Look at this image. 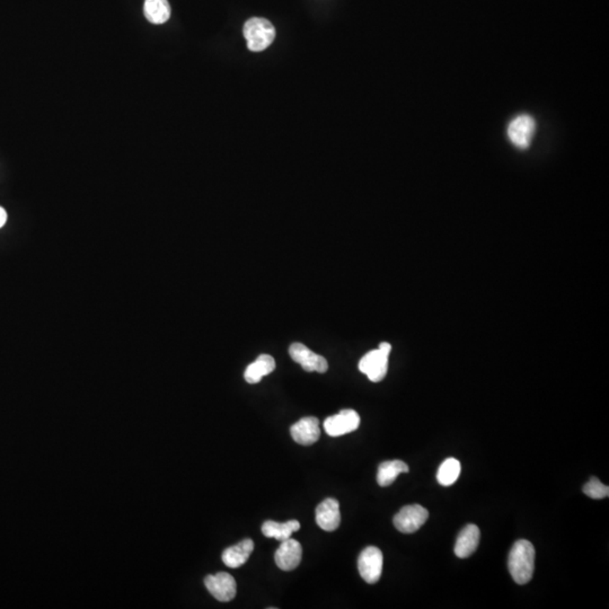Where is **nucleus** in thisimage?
Returning a JSON list of instances; mask_svg holds the SVG:
<instances>
[{
  "instance_id": "nucleus-1",
  "label": "nucleus",
  "mask_w": 609,
  "mask_h": 609,
  "mask_svg": "<svg viewBox=\"0 0 609 609\" xmlns=\"http://www.w3.org/2000/svg\"><path fill=\"white\" fill-rule=\"evenodd\" d=\"M508 568L512 579L518 585H526L532 580L535 569V547L526 539H519L513 544L509 556Z\"/></svg>"
},
{
  "instance_id": "nucleus-2",
  "label": "nucleus",
  "mask_w": 609,
  "mask_h": 609,
  "mask_svg": "<svg viewBox=\"0 0 609 609\" xmlns=\"http://www.w3.org/2000/svg\"><path fill=\"white\" fill-rule=\"evenodd\" d=\"M243 34L248 50L253 53H261L275 41V28L270 21L253 17L245 23Z\"/></svg>"
},
{
  "instance_id": "nucleus-3",
  "label": "nucleus",
  "mask_w": 609,
  "mask_h": 609,
  "mask_svg": "<svg viewBox=\"0 0 609 609\" xmlns=\"http://www.w3.org/2000/svg\"><path fill=\"white\" fill-rule=\"evenodd\" d=\"M390 350L392 346L387 342H383L377 350L368 352L363 359L360 360L359 371L365 373L371 382H382L387 375Z\"/></svg>"
},
{
  "instance_id": "nucleus-4",
  "label": "nucleus",
  "mask_w": 609,
  "mask_h": 609,
  "mask_svg": "<svg viewBox=\"0 0 609 609\" xmlns=\"http://www.w3.org/2000/svg\"><path fill=\"white\" fill-rule=\"evenodd\" d=\"M429 511L420 505H410L402 508L394 517V526L404 534H413L426 524Z\"/></svg>"
},
{
  "instance_id": "nucleus-5",
  "label": "nucleus",
  "mask_w": 609,
  "mask_h": 609,
  "mask_svg": "<svg viewBox=\"0 0 609 609\" xmlns=\"http://www.w3.org/2000/svg\"><path fill=\"white\" fill-rule=\"evenodd\" d=\"M384 557L378 547H368L361 552L358 559L359 574L367 583H377L382 576Z\"/></svg>"
},
{
  "instance_id": "nucleus-6",
  "label": "nucleus",
  "mask_w": 609,
  "mask_h": 609,
  "mask_svg": "<svg viewBox=\"0 0 609 609\" xmlns=\"http://www.w3.org/2000/svg\"><path fill=\"white\" fill-rule=\"evenodd\" d=\"M536 122L528 114H520L513 119L508 126L507 135L509 141L520 149H526L532 143L535 135Z\"/></svg>"
},
{
  "instance_id": "nucleus-7",
  "label": "nucleus",
  "mask_w": 609,
  "mask_h": 609,
  "mask_svg": "<svg viewBox=\"0 0 609 609\" xmlns=\"http://www.w3.org/2000/svg\"><path fill=\"white\" fill-rule=\"evenodd\" d=\"M289 354L295 363H300L302 369L308 373H324L329 369V363L324 357L312 351L302 344H292L289 348Z\"/></svg>"
},
{
  "instance_id": "nucleus-8",
  "label": "nucleus",
  "mask_w": 609,
  "mask_h": 609,
  "mask_svg": "<svg viewBox=\"0 0 609 609\" xmlns=\"http://www.w3.org/2000/svg\"><path fill=\"white\" fill-rule=\"evenodd\" d=\"M360 426V417L354 410H342L338 415L327 417L324 429L331 437H340L357 430Z\"/></svg>"
},
{
  "instance_id": "nucleus-9",
  "label": "nucleus",
  "mask_w": 609,
  "mask_h": 609,
  "mask_svg": "<svg viewBox=\"0 0 609 609\" xmlns=\"http://www.w3.org/2000/svg\"><path fill=\"white\" fill-rule=\"evenodd\" d=\"M204 585L214 598L223 603L233 600L236 596V581L231 574L226 572H219L214 576H206Z\"/></svg>"
},
{
  "instance_id": "nucleus-10",
  "label": "nucleus",
  "mask_w": 609,
  "mask_h": 609,
  "mask_svg": "<svg viewBox=\"0 0 609 609\" xmlns=\"http://www.w3.org/2000/svg\"><path fill=\"white\" fill-rule=\"evenodd\" d=\"M302 547L296 539H285L275 552V560L278 568L283 571H292L302 562Z\"/></svg>"
},
{
  "instance_id": "nucleus-11",
  "label": "nucleus",
  "mask_w": 609,
  "mask_h": 609,
  "mask_svg": "<svg viewBox=\"0 0 609 609\" xmlns=\"http://www.w3.org/2000/svg\"><path fill=\"white\" fill-rule=\"evenodd\" d=\"M292 439L302 446L314 445L321 437L319 421L317 417H302L290 428Z\"/></svg>"
},
{
  "instance_id": "nucleus-12",
  "label": "nucleus",
  "mask_w": 609,
  "mask_h": 609,
  "mask_svg": "<svg viewBox=\"0 0 609 609\" xmlns=\"http://www.w3.org/2000/svg\"><path fill=\"white\" fill-rule=\"evenodd\" d=\"M316 522L325 532H334L341 524L340 503L329 498L316 508Z\"/></svg>"
},
{
  "instance_id": "nucleus-13",
  "label": "nucleus",
  "mask_w": 609,
  "mask_h": 609,
  "mask_svg": "<svg viewBox=\"0 0 609 609\" xmlns=\"http://www.w3.org/2000/svg\"><path fill=\"white\" fill-rule=\"evenodd\" d=\"M481 532L478 526L467 525L464 530L459 532L455 544V554L459 559H466L476 551L480 544Z\"/></svg>"
},
{
  "instance_id": "nucleus-14",
  "label": "nucleus",
  "mask_w": 609,
  "mask_h": 609,
  "mask_svg": "<svg viewBox=\"0 0 609 609\" xmlns=\"http://www.w3.org/2000/svg\"><path fill=\"white\" fill-rule=\"evenodd\" d=\"M254 549V543L250 538L239 542L237 545L228 547L223 553V562L228 568L237 569L247 562Z\"/></svg>"
},
{
  "instance_id": "nucleus-15",
  "label": "nucleus",
  "mask_w": 609,
  "mask_h": 609,
  "mask_svg": "<svg viewBox=\"0 0 609 609\" xmlns=\"http://www.w3.org/2000/svg\"><path fill=\"white\" fill-rule=\"evenodd\" d=\"M275 369V361L269 354H261L245 371L244 377L248 384H258L262 378Z\"/></svg>"
},
{
  "instance_id": "nucleus-16",
  "label": "nucleus",
  "mask_w": 609,
  "mask_h": 609,
  "mask_svg": "<svg viewBox=\"0 0 609 609\" xmlns=\"http://www.w3.org/2000/svg\"><path fill=\"white\" fill-rule=\"evenodd\" d=\"M300 530V522L289 520L287 522H277L268 520L262 526V532L265 537L275 538L278 541L283 542L291 537L292 532Z\"/></svg>"
},
{
  "instance_id": "nucleus-17",
  "label": "nucleus",
  "mask_w": 609,
  "mask_h": 609,
  "mask_svg": "<svg viewBox=\"0 0 609 609\" xmlns=\"http://www.w3.org/2000/svg\"><path fill=\"white\" fill-rule=\"evenodd\" d=\"M143 14L151 24H164L170 17L168 0H145Z\"/></svg>"
},
{
  "instance_id": "nucleus-18",
  "label": "nucleus",
  "mask_w": 609,
  "mask_h": 609,
  "mask_svg": "<svg viewBox=\"0 0 609 609\" xmlns=\"http://www.w3.org/2000/svg\"><path fill=\"white\" fill-rule=\"evenodd\" d=\"M401 473H409V466L402 461H384L379 465L378 474H377V482L379 485L390 486L395 482L398 475Z\"/></svg>"
},
{
  "instance_id": "nucleus-19",
  "label": "nucleus",
  "mask_w": 609,
  "mask_h": 609,
  "mask_svg": "<svg viewBox=\"0 0 609 609\" xmlns=\"http://www.w3.org/2000/svg\"><path fill=\"white\" fill-rule=\"evenodd\" d=\"M461 463L456 459H447L440 465L437 480L444 486L453 485L461 474Z\"/></svg>"
},
{
  "instance_id": "nucleus-20",
  "label": "nucleus",
  "mask_w": 609,
  "mask_h": 609,
  "mask_svg": "<svg viewBox=\"0 0 609 609\" xmlns=\"http://www.w3.org/2000/svg\"><path fill=\"white\" fill-rule=\"evenodd\" d=\"M583 493L587 494L591 499L600 500L609 495V488L601 483L597 478H590L589 482L583 486Z\"/></svg>"
},
{
  "instance_id": "nucleus-21",
  "label": "nucleus",
  "mask_w": 609,
  "mask_h": 609,
  "mask_svg": "<svg viewBox=\"0 0 609 609\" xmlns=\"http://www.w3.org/2000/svg\"><path fill=\"white\" fill-rule=\"evenodd\" d=\"M7 223V212L3 207H0V228H3Z\"/></svg>"
}]
</instances>
